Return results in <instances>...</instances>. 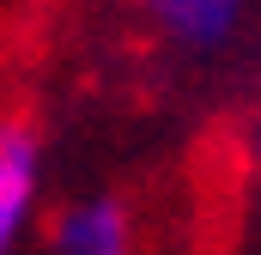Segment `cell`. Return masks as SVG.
<instances>
[{
	"label": "cell",
	"mask_w": 261,
	"mask_h": 255,
	"mask_svg": "<svg viewBox=\"0 0 261 255\" xmlns=\"http://www.w3.org/2000/svg\"><path fill=\"white\" fill-rule=\"evenodd\" d=\"M249 158L261 164V104H255V122H249Z\"/></svg>",
	"instance_id": "obj_4"
},
{
	"label": "cell",
	"mask_w": 261,
	"mask_h": 255,
	"mask_svg": "<svg viewBox=\"0 0 261 255\" xmlns=\"http://www.w3.org/2000/svg\"><path fill=\"white\" fill-rule=\"evenodd\" d=\"M55 255H134V213L116 194H91L55 213Z\"/></svg>",
	"instance_id": "obj_3"
},
{
	"label": "cell",
	"mask_w": 261,
	"mask_h": 255,
	"mask_svg": "<svg viewBox=\"0 0 261 255\" xmlns=\"http://www.w3.org/2000/svg\"><path fill=\"white\" fill-rule=\"evenodd\" d=\"M37 189H43V140L37 128L6 116L0 122V255L24 243V225L37 213Z\"/></svg>",
	"instance_id": "obj_2"
},
{
	"label": "cell",
	"mask_w": 261,
	"mask_h": 255,
	"mask_svg": "<svg viewBox=\"0 0 261 255\" xmlns=\"http://www.w3.org/2000/svg\"><path fill=\"white\" fill-rule=\"evenodd\" d=\"M140 18L182 55H219L243 37L249 24V0H134Z\"/></svg>",
	"instance_id": "obj_1"
}]
</instances>
